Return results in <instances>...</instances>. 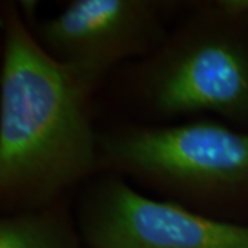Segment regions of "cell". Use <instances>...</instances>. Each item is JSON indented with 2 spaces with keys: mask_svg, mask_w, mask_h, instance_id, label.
Returning a JSON list of instances; mask_svg holds the SVG:
<instances>
[{
  "mask_svg": "<svg viewBox=\"0 0 248 248\" xmlns=\"http://www.w3.org/2000/svg\"><path fill=\"white\" fill-rule=\"evenodd\" d=\"M117 167L182 192L217 195L248 185V134L200 120L135 128L109 138Z\"/></svg>",
  "mask_w": 248,
  "mask_h": 248,
  "instance_id": "7a4b0ae2",
  "label": "cell"
},
{
  "mask_svg": "<svg viewBox=\"0 0 248 248\" xmlns=\"http://www.w3.org/2000/svg\"><path fill=\"white\" fill-rule=\"evenodd\" d=\"M97 80L39 45L16 11L6 18L0 78L3 204L36 207L95 166L87 99Z\"/></svg>",
  "mask_w": 248,
  "mask_h": 248,
  "instance_id": "6da1fadb",
  "label": "cell"
},
{
  "mask_svg": "<svg viewBox=\"0 0 248 248\" xmlns=\"http://www.w3.org/2000/svg\"><path fill=\"white\" fill-rule=\"evenodd\" d=\"M37 32L53 57L97 81L110 65L163 36L155 7L141 0H75Z\"/></svg>",
  "mask_w": 248,
  "mask_h": 248,
  "instance_id": "5b68a950",
  "label": "cell"
},
{
  "mask_svg": "<svg viewBox=\"0 0 248 248\" xmlns=\"http://www.w3.org/2000/svg\"><path fill=\"white\" fill-rule=\"evenodd\" d=\"M146 93L164 115L208 110L248 119V50L225 31L197 29L153 65Z\"/></svg>",
  "mask_w": 248,
  "mask_h": 248,
  "instance_id": "277c9868",
  "label": "cell"
},
{
  "mask_svg": "<svg viewBox=\"0 0 248 248\" xmlns=\"http://www.w3.org/2000/svg\"><path fill=\"white\" fill-rule=\"evenodd\" d=\"M0 248H78L60 215L22 213L0 222Z\"/></svg>",
  "mask_w": 248,
  "mask_h": 248,
  "instance_id": "8992f818",
  "label": "cell"
},
{
  "mask_svg": "<svg viewBox=\"0 0 248 248\" xmlns=\"http://www.w3.org/2000/svg\"><path fill=\"white\" fill-rule=\"evenodd\" d=\"M81 232L93 248H248V226L152 200L119 179L104 181L90 193Z\"/></svg>",
  "mask_w": 248,
  "mask_h": 248,
  "instance_id": "3957f363",
  "label": "cell"
}]
</instances>
